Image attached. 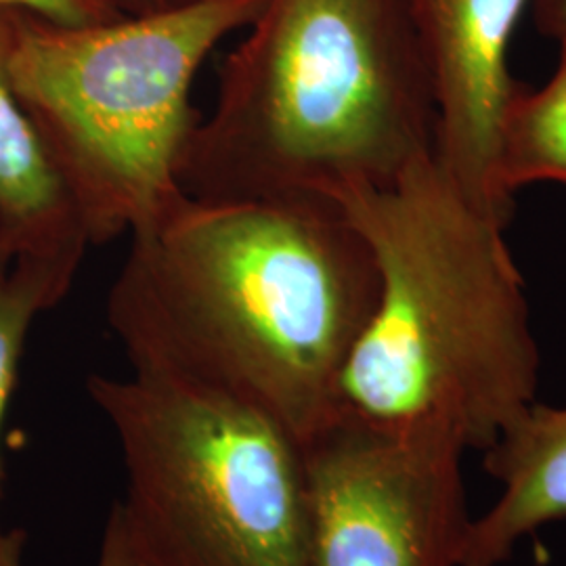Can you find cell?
Returning a JSON list of instances; mask_svg holds the SVG:
<instances>
[{
  "instance_id": "2e32d148",
  "label": "cell",
  "mask_w": 566,
  "mask_h": 566,
  "mask_svg": "<svg viewBox=\"0 0 566 566\" xmlns=\"http://www.w3.org/2000/svg\"><path fill=\"white\" fill-rule=\"evenodd\" d=\"M109 2L122 15H145L166 9L164 0H105Z\"/></svg>"
},
{
  "instance_id": "e0dca14e",
  "label": "cell",
  "mask_w": 566,
  "mask_h": 566,
  "mask_svg": "<svg viewBox=\"0 0 566 566\" xmlns=\"http://www.w3.org/2000/svg\"><path fill=\"white\" fill-rule=\"evenodd\" d=\"M189 2H196V0H164L166 9H168V7H181V4H189Z\"/></svg>"
},
{
  "instance_id": "8fae6325",
  "label": "cell",
  "mask_w": 566,
  "mask_h": 566,
  "mask_svg": "<svg viewBox=\"0 0 566 566\" xmlns=\"http://www.w3.org/2000/svg\"><path fill=\"white\" fill-rule=\"evenodd\" d=\"M76 275L49 264L18 261L0 245V434L13 390L18 385L21 357L34 319L67 296ZM4 468L0 453V502Z\"/></svg>"
},
{
  "instance_id": "30bf717a",
  "label": "cell",
  "mask_w": 566,
  "mask_h": 566,
  "mask_svg": "<svg viewBox=\"0 0 566 566\" xmlns=\"http://www.w3.org/2000/svg\"><path fill=\"white\" fill-rule=\"evenodd\" d=\"M566 185V41L554 76L535 91L516 82L495 143V187L504 202L533 182Z\"/></svg>"
},
{
  "instance_id": "6da1fadb",
  "label": "cell",
  "mask_w": 566,
  "mask_h": 566,
  "mask_svg": "<svg viewBox=\"0 0 566 566\" xmlns=\"http://www.w3.org/2000/svg\"><path fill=\"white\" fill-rule=\"evenodd\" d=\"M378 290L374 252L332 196H182L130 233L105 311L130 371L217 390L303 447L338 418Z\"/></svg>"
},
{
  "instance_id": "5b68a950",
  "label": "cell",
  "mask_w": 566,
  "mask_h": 566,
  "mask_svg": "<svg viewBox=\"0 0 566 566\" xmlns=\"http://www.w3.org/2000/svg\"><path fill=\"white\" fill-rule=\"evenodd\" d=\"M133 566H311L303 449L261 411L177 378L93 374Z\"/></svg>"
},
{
  "instance_id": "3957f363",
  "label": "cell",
  "mask_w": 566,
  "mask_h": 566,
  "mask_svg": "<svg viewBox=\"0 0 566 566\" xmlns=\"http://www.w3.org/2000/svg\"><path fill=\"white\" fill-rule=\"evenodd\" d=\"M224 60L179 185L206 202L388 187L437 151L409 0H266Z\"/></svg>"
},
{
  "instance_id": "7c38bea8",
  "label": "cell",
  "mask_w": 566,
  "mask_h": 566,
  "mask_svg": "<svg viewBox=\"0 0 566 566\" xmlns=\"http://www.w3.org/2000/svg\"><path fill=\"white\" fill-rule=\"evenodd\" d=\"M0 9L28 11L42 20L63 25L103 23L122 18L120 11L105 0H0Z\"/></svg>"
},
{
  "instance_id": "ba28073f",
  "label": "cell",
  "mask_w": 566,
  "mask_h": 566,
  "mask_svg": "<svg viewBox=\"0 0 566 566\" xmlns=\"http://www.w3.org/2000/svg\"><path fill=\"white\" fill-rule=\"evenodd\" d=\"M15 11L0 9V245L78 275L88 235L9 76Z\"/></svg>"
},
{
  "instance_id": "5bb4252c",
  "label": "cell",
  "mask_w": 566,
  "mask_h": 566,
  "mask_svg": "<svg viewBox=\"0 0 566 566\" xmlns=\"http://www.w3.org/2000/svg\"><path fill=\"white\" fill-rule=\"evenodd\" d=\"M537 28L558 42L566 41V0H531Z\"/></svg>"
},
{
  "instance_id": "9a60e30c",
  "label": "cell",
  "mask_w": 566,
  "mask_h": 566,
  "mask_svg": "<svg viewBox=\"0 0 566 566\" xmlns=\"http://www.w3.org/2000/svg\"><path fill=\"white\" fill-rule=\"evenodd\" d=\"M28 533L23 528L0 531V566H25Z\"/></svg>"
},
{
  "instance_id": "277c9868",
  "label": "cell",
  "mask_w": 566,
  "mask_h": 566,
  "mask_svg": "<svg viewBox=\"0 0 566 566\" xmlns=\"http://www.w3.org/2000/svg\"><path fill=\"white\" fill-rule=\"evenodd\" d=\"M266 0H196L145 15L63 25L15 11L9 76L91 245L154 223L181 200L206 57Z\"/></svg>"
},
{
  "instance_id": "52a82bcc",
  "label": "cell",
  "mask_w": 566,
  "mask_h": 566,
  "mask_svg": "<svg viewBox=\"0 0 566 566\" xmlns=\"http://www.w3.org/2000/svg\"><path fill=\"white\" fill-rule=\"evenodd\" d=\"M531 0H409L432 74L437 160L468 200L507 223L495 187V143L516 81L507 46Z\"/></svg>"
},
{
  "instance_id": "7a4b0ae2",
  "label": "cell",
  "mask_w": 566,
  "mask_h": 566,
  "mask_svg": "<svg viewBox=\"0 0 566 566\" xmlns=\"http://www.w3.org/2000/svg\"><path fill=\"white\" fill-rule=\"evenodd\" d=\"M334 198L380 275L338 380V418L483 455L539 401L542 357L506 223L465 198L437 151L388 187Z\"/></svg>"
},
{
  "instance_id": "8992f818",
  "label": "cell",
  "mask_w": 566,
  "mask_h": 566,
  "mask_svg": "<svg viewBox=\"0 0 566 566\" xmlns=\"http://www.w3.org/2000/svg\"><path fill=\"white\" fill-rule=\"evenodd\" d=\"M301 449L311 566H460L464 453L344 418Z\"/></svg>"
},
{
  "instance_id": "9c48e42d",
  "label": "cell",
  "mask_w": 566,
  "mask_h": 566,
  "mask_svg": "<svg viewBox=\"0 0 566 566\" xmlns=\"http://www.w3.org/2000/svg\"><path fill=\"white\" fill-rule=\"evenodd\" d=\"M481 458L500 495L472 518L460 566H504L537 531L566 521V405H531Z\"/></svg>"
},
{
  "instance_id": "4fadbf2b",
  "label": "cell",
  "mask_w": 566,
  "mask_h": 566,
  "mask_svg": "<svg viewBox=\"0 0 566 566\" xmlns=\"http://www.w3.org/2000/svg\"><path fill=\"white\" fill-rule=\"evenodd\" d=\"M95 566H133L128 546L122 533L120 521L116 510H109V516L103 528L102 546H99V558Z\"/></svg>"
}]
</instances>
